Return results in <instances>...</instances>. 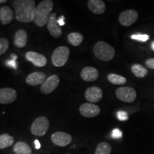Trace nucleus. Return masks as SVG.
Segmentation results:
<instances>
[{
  "instance_id": "nucleus-17",
  "label": "nucleus",
  "mask_w": 154,
  "mask_h": 154,
  "mask_svg": "<svg viewBox=\"0 0 154 154\" xmlns=\"http://www.w3.org/2000/svg\"><path fill=\"white\" fill-rule=\"evenodd\" d=\"M87 5L89 10L95 14H101L106 11V5L101 0H89Z\"/></svg>"
},
{
  "instance_id": "nucleus-22",
  "label": "nucleus",
  "mask_w": 154,
  "mask_h": 154,
  "mask_svg": "<svg viewBox=\"0 0 154 154\" xmlns=\"http://www.w3.org/2000/svg\"><path fill=\"white\" fill-rule=\"evenodd\" d=\"M67 38H68L69 44L74 46V47H78L82 43L84 37H83L82 34L79 33V32H72V33L69 34Z\"/></svg>"
},
{
  "instance_id": "nucleus-3",
  "label": "nucleus",
  "mask_w": 154,
  "mask_h": 154,
  "mask_svg": "<svg viewBox=\"0 0 154 154\" xmlns=\"http://www.w3.org/2000/svg\"><path fill=\"white\" fill-rule=\"evenodd\" d=\"M94 54L99 60L109 61L114 57L115 49L104 42H98L94 47Z\"/></svg>"
},
{
  "instance_id": "nucleus-21",
  "label": "nucleus",
  "mask_w": 154,
  "mask_h": 154,
  "mask_svg": "<svg viewBox=\"0 0 154 154\" xmlns=\"http://www.w3.org/2000/svg\"><path fill=\"white\" fill-rule=\"evenodd\" d=\"M14 143V138L13 136L7 134L0 135V149H5L10 147Z\"/></svg>"
},
{
  "instance_id": "nucleus-4",
  "label": "nucleus",
  "mask_w": 154,
  "mask_h": 154,
  "mask_svg": "<svg viewBox=\"0 0 154 154\" xmlns=\"http://www.w3.org/2000/svg\"><path fill=\"white\" fill-rule=\"evenodd\" d=\"M70 50L66 47H57L51 55V61L54 66L57 67L63 66L68 61Z\"/></svg>"
},
{
  "instance_id": "nucleus-2",
  "label": "nucleus",
  "mask_w": 154,
  "mask_h": 154,
  "mask_svg": "<svg viewBox=\"0 0 154 154\" xmlns=\"http://www.w3.org/2000/svg\"><path fill=\"white\" fill-rule=\"evenodd\" d=\"M54 3L51 0H44L38 4L36 7L34 22L36 26H42L47 24L48 21L51 17Z\"/></svg>"
},
{
  "instance_id": "nucleus-30",
  "label": "nucleus",
  "mask_w": 154,
  "mask_h": 154,
  "mask_svg": "<svg viewBox=\"0 0 154 154\" xmlns=\"http://www.w3.org/2000/svg\"><path fill=\"white\" fill-rule=\"evenodd\" d=\"M111 136L113 138H115V139H118V138H120L122 136V132L119 129H118V128H115V129L113 130Z\"/></svg>"
},
{
  "instance_id": "nucleus-29",
  "label": "nucleus",
  "mask_w": 154,
  "mask_h": 154,
  "mask_svg": "<svg viewBox=\"0 0 154 154\" xmlns=\"http://www.w3.org/2000/svg\"><path fill=\"white\" fill-rule=\"evenodd\" d=\"M117 118H118L119 121H124L128 120V113L126 112V111H118V113H117Z\"/></svg>"
},
{
  "instance_id": "nucleus-23",
  "label": "nucleus",
  "mask_w": 154,
  "mask_h": 154,
  "mask_svg": "<svg viewBox=\"0 0 154 154\" xmlns=\"http://www.w3.org/2000/svg\"><path fill=\"white\" fill-rule=\"evenodd\" d=\"M131 72L138 78H143L148 74V70L142 65L136 63L131 66Z\"/></svg>"
},
{
  "instance_id": "nucleus-14",
  "label": "nucleus",
  "mask_w": 154,
  "mask_h": 154,
  "mask_svg": "<svg viewBox=\"0 0 154 154\" xmlns=\"http://www.w3.org/2000/svg\"><path fill=\"white\" fill-rule=\"evenodd\" d=\"M47 29L49 32L50 34L54 38L60 37L62 34V29L58 24L55 13L51 14L49 21H48Z\"/></svg>"
},
{
  "instance_id": "nucleus-32",
  "label": "nucleus",
  "mask_w": 154,
  "mask_h": 154,
  "mask_svg": "<svg viewBox=\"0 0 154 154\" xmlns=\"http://www.w3.org/2000/svg\"><path fill=\"white\" fill-rule=\"evenodd\" d=\"M57 23L59 26H64L65 25V17L61 16L57 19Z\"/></svg>"
},
{
  "instance_id": "nucleus-26",
  "label": "nucleus",
  "mask_w": 154,
  "mask_h": 154,
  "mask_svg": "<svg viewBox=\"0 0 154 154\" xmlns=\"http://www.w3.org/2000/svg\"><path fill=\"white\" fill-rule=\"evenodd\" d=\"M9 49V41L6 38H0V56L5 54Z\"/></svg>"
},
{
  "instance_id": "nucleus-18",
  "label": "nucleus",
  "mask_w": 154,
  "mask_h": 154,
  "mask_svg": "<svg viewBox=\"0 0 154 154\" xmlns=\"http://www.w3.org/2000/svg\"><path fill=\"white\" fill-rule=\"evenodd\" d=\"M14 19V12L10 7H2L0 8V21L4 25L9 24Z\"/></svg>"
},
{
  "instance_id": "nucleus-28",
  "label": "nucleus",
  "mask_w": 154,
  "mask_h": 154,
  "mask_svg": "<svg viewBox=\"0 0 154 154\" xmlns=\"http://www.w3.org/2000/svg\"><path fill=\"white\" fill-rule=\"evenodd\" d=\"M11 58L12 59H10V60H8L7 61V65L9 67H11V68L14 69H17V62H16V60L17 59V56L14 54H11Z\"/></svg>"
},
{
  "instance_id": "nucleus-9",
  "label": "nucleus",
  "mask_w": 154,
  "mask_h": 154,
  "mask_svg": "<svg viewBox=\"0 0 154 154\" xmlns=\"http://www.w3.org/2000/svg\"><path fill=\"white\" fill-rule=\"evenodd\" d=\"M79 112L82 116L86 118H93L98 116L101 112L99 106L91 103H85L81 105Z\"/></svg>"
},
{
  "instance_id": "nucleus-5",
  "label": "nucleus",
  "mask_w": 154,
  "mask_h": 154,
  "mask_svg": "<svg viewBox=\"0 0 154 154\" xmlns=\"http://www.w3.org/2000/svg\"><path fill=\"white\" fill-rule=\"evenodd\" d=\"M49 128V121L45 116L38 117L34 121L31 126V131L34 135L42 136L47 134Z\"/></svg>"
},
{
  "instance_id": "nucleus-7",
  "label": "nucleus",
  "mask_w": 154,
  "mask_h": 154,
  "mask_svg": "<svg viewBox=\"0 0 154 154\" xmlns=\"http://www.w3.org/2000/svg\"><path fill=\"white\" fill-rule=\"evenodd\" d=\"M138 12L134 9H128L121 12L119 17V22L122 26H129L138 19Z\"/></svg>"
},
{
  "instance_id": "nucleus-25",
  "label": "nucleus",
  "mask_w": 154,
  "mask_h": 154,
  "mask_svg": "<svg viewBox=\"0 0 154 154\" xmlns=\"http://www.w3.org/2000/svg\"><path fill=\"white\" fill-rule=\"evenodd\" d=\"M111 146L106 142H101L96 147L94 154H111Z\"/></svg>"
},
{
  "instance_id": "nucleus-35",
  "label": "nucleus",
  "mask_w": 154,
  "mask_h": 154,
  "mask_svg": "<svg viewBox=\"0 0 154 154\" xmlns=\"http://www.w3.org/2000/svg\"><path fill=\"white\" fill-rule=\"evenodd\" d=\"M6 2H7V1H6V0H0V4L6 3Z\"/></svg>"
},
{
  "instance_id": "nucleus-1",
  "label": "nucleus",
  "mask_w": 154,
  "mask_h": 154,
  "mask_svg": "<svg viewBox=\"0 0 154 154\" xmlns=\"http://www.w3.org/2000/svg\"><path fill=\"white\" fill-rule=\"evenodd\" d=\"M17 20L22 23L34 22L36 6L34 0H16L13 2Z\"/></svg>"
},
{
  "instance_id": "nucleus-11",
  "label": "nucleus",
  "mask_w": 154,
  "mask_h": 154,
  "mask_svg": "<svg viewBox=\"0 0 154 154\" xmlns=\"http://www.w3.org/2000/svg\"><path fill=\"white\" fill-rule=\"evenodd\" d=\"M51 140L58 146H66L72 142V138L71 135L65 132H56L51 135Z\"/></svg>"
},
{
  "instance_id": "nucleus-16",
  "label": "nucleus",
  "mask_w": 154,
  "mask_h": 154,
  "mask_svg": "<svg viewBox=\"0 0 154 154\" xmlns=\"http://www.w3.org/2000/svg\"><path fill=\"white\" fill-rule=\"evenodd\" d=\"M46 77H47V76H46V74L44 72H33L26 77V82L30 86H38L40 85V84H42L45 82L46 79H47Z\"/></svg>"
},
{
  "instance_id": "nucleus-8",
  "label": "nucleus",
  "mask_w": 154,
  "mask_h": 154,
  "mask_svg": "<svg viewBox=\"0 0 154 154\" xmlns=\"http://www.w3.org/2000/svg\"><path fill=\"white\" fill-rule=\"evenodd\" d=\"M59 84V77L57 75H52L46 79L43 84H42L41 90L42 93L44 94H49L53 92Z\"/></svg>"
},
{
  "instance_id": "nucleus-10",
  "label": "nucleus",
  "mask_w": 154,
  "mask_h": 154,
  "mask_svg": "<svg viewBox=\"0 0 154 154\" xmlns=\"http://www.w3.org/2000/svg\"><path fill=\"white\" fill-rule=\"evenodd\" d=\"M17 91L14 88H0V103L2 104H9L13 103L17 99Z\"/></svg>"
},
{
  "instance_id": "nucleus-24",
  "label": "nucleus",
  "mask_w": 154,
  "mask_h": 154,
  "mask_svg": "<svg viewBox=\"0 0 154 154\" xmlns=\"http://www.w3.org/2000/svg\"><path fill=\"white\" fill-rule=\"evenodd\" d=\"M107 79L111 84L114 85H123L126 83V79L125 77L116 74H109Z\"/></svg>"
},
{
  "instance_id": "nucleus-31",
  "label": "nucleus",
  "mask_w": 154,
  "mask_h": 154,
  "mask_svg": "<svg viewBox=\"0 0 154 154\" xmlns=\"http://www.w3.org/2000/svg\"><path fill=\"white\" fill-rule=\"evenodd\" d=\"M145 63L148 68H149L151 69H153L154 70V59H153V58L148 59L147 60L145 61Z\"/></svg>"
},
{
  "instance_id": "nucleus-27",
  "label": "nucleus",
  "mask_w": 154,
  "mask_h": 154,
  "mask_svg": "<svg viewBox=\"0 0 154 154\" xmlns=\"http://www.w3.org/2000/svg\"><path fill=\"white\" fill-rule=\"evenodd\" d=\"M131 38L132 39L136 40V41L145 42L149 39V36L147 34H135L131 36Z\"/></svg>"
},
{
  "instance_id": "nucleus-20",
  "label": "nucleus",
  "mask_w": 154,
  "mask_h": 154,
  "mask_svg": "<svg viewBox=\"0 0 154 154\" xmlns=\"http://www.w3.org/2000/svg\"><path fill=\"white\" fill-rule=\"evenodd\" d=\"M13 151L16 154H32V149L25 142L19 141L14 146Z\"/></svg>"
},
{
  "instance_id": "nucleus-6",
  "label": "nucleus",
  "mask_w": 154,
  "mask_h": 154,
  "mask_svg": "<svg viewBox=\"0 0 154 154\" xmlns=\"http://www.w3.org/2000/svg\"><path fill=\"white\" fill-rule=\"evenodd\" d=\"M117 99L126 103H132L136 99V92L131 87H120L116 91Z\"/></svg>"
},
{
  "instance_id": "nucleus-33",
  "label": "nucleus",
  "mask_w": 154,
  "mask_h": 154,
  "mask_svg": "<svg viewBox=\"0 0 154 154\" xmlns=\"http://www.w3.org/2000/svg\"><path fill=\"white\" fill-rule=\"evenodd\" d=\"M34 144H35L36 149H39L41 148V144H40V142L38 140H34Z\"/></svg>"
},
{
  "instance_id": "nucleus-13",
  "label": "nucleus",
  "mask_w": 154,
  "mask_h": 154,
  "mask_svg": "<svg viewBox=\"0 0 154 154\" xmlns=\"http://www.w3.org/2000/svg\"><path fill=\"white\" fill-rule=\"evenodd\" d=\"M84 96L86 99L90 103H96L99 102L103 97V91L99 87L91 86L86 90Z\"/></svg>"
},
{
  "instance_id": "nucleus-19",
  "label": "nucleus",
  "mask_w": 154,
  "mask_h": 154,
  "mask_svg": "<svg viewBox=\"0 0 154 154\" xmlns=\"http://www.w3.org/2000/svg\"><path fill=\"white\" fill-rule=\"evenodd\" d=\"M27 42V34L24 29H19L17 31L14 35V44L15 47L18 48H23L26 45Z\"/></svg>"
},
{
  "instance_id": "nucleus-34",
  "label": "nucleus",
  "mask_w": 154,
  "mask_h": 154,
  "mask_svg": "<svg viewBox=\"0 0 154 154\" xmlns=\"http://www.w3.org/2000/svg\"><path fill=\"white\" fill-rule=\"evenodd\" d=\"M151 49L154 51V41L151 43Z\"/></svg>"
},
{
  "instance_id": "nucleus-12",
  "label": "nucleus",
  "mask_w": 154,
  "mask_h": 154,
  "mask_svg": "<svg viewBox=\"0 0 154 154\" xmlns=\"http://www.w3.org/2000/svg\"><path fill=\"white\" fill-rule=\"evenodd\" d=\"M25 57L26 60L31 61L34 66L38 67L44 66L47 63V59L45 56L35 51H28L26 53Z\"/></svg>"
},
{
  "instance_id": "nucleus-15",
  "label": "nucleus",
  "mask_w": 154,
  "mask_h": 154,
  "mask_svg": "<svg viewBox=\"0 0 154 154\" xmlns=\"http://www.w3.org/2000/svg\"><path fill=\"white\" fill-rule=\"evenodd\" d=\"M99 71L92 66H86L82 69L81 77L85 82H94L99 78Z\"/></svg>"
}]
</instances>
